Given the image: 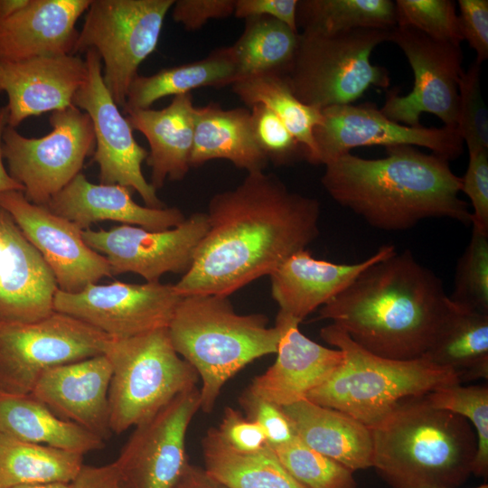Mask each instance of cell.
Masks as SVG:
<instances>
[{
	"label": "cell",
	"instance_id": "obj_1",
	"mask_svg": "<svg viewBox=\"0 0 488 488\" xmlns=\"http://www.w3.org/2000/svg\"><path fill=\"white\" fill-rule=\"evenodd\" d=\"M208 230L189 270L174 285L181 296L235 291L276 270L320 233L317 199L291 191L274 174H247L214 194Z\"/></svg>",
	"mask_w": 488,
	"mask_h": 488
},
{
	"label": "cell",
	"instance_id": "obj_2",
	"mask_svg": "<svg viewBox=\"0 0 488 488\" xmlns=\"http://www.w3.org/2000/svg\"><path fill=\"white\" fill-rule=\"evenodd\" d=\"M453 306L441 278L407 249L366 267L318 318L375 355L407 361L424 355Z\"/></svg>",
	"mask_w": 488,
	"mask_h": 488
},
{
	"label": "cell",
	"instance_id": "obj_3",
	"mask_svg": "<svg viewBox=\"0 0 488 488\" xmlns=\"http://www.w3.org/2000/svg\"><path fill=\"white\" fill-rule=\"evenodd\" d=\"M387 155L365 159L346 153L324 166L328 194L371 226L406 230L428 218L472 221L469 204L459 197L460 176L449 161L412 145L386 147Z\"/></svg>",
	"mask_w": 488,
	"mask_h": 488
},
{
	"label": "cell",
	"instance_id": "obj_4",
	"mask_svg": "<svg viewBox=\"0 0 488 488\" xmlns=\"http://www.w3.org/2000/svg\"><path fill=\"white\" fill-rule=\"evenodd\" d=\"M371 430L372 467L390 488H457L472 474L474 427L426 395L403 400Z\"/></svg>",
	"mask_w": 488,
	"mask_h": 488
},
{
	"label": "cell",
	"instance_id": "obj_5",
	"mask_svg": "<svg viewBox=\"0 0 488 488\" xmlns=\"http://www.w3.org/2000/svg\"><path fill=\"white\" fill-rule=\"evenodd\" d=\"M263 314H239L229 296H183L167 326L176 352L202 380L200 408L211 412L224 384L247 364L276 353L279 330Z\"/></svg>",
	"mask_w": 488,
	"mask_h": 488
},
{
	"label": "cell",
	"instance_id": "obj_6",
	"mask_svg": "<svg viewBox=\"0 0 488 488\" xmlns=\"http://www.w3.org/2000/svg\"><path fill=\"white\" fill-rule=\"evenodd\" d=\"M320 335L343 352V361L306 399L348 414L371 429L403 400L460 383L452 371L423 357L401 361L375 355L333 324L323 327Z\"/></svg>",
	"mask_w": 488,
	"mask_h": 488
},
{
	"label": "cell",
	"instance_id": "obj_7",
	"mask_svg": "<svg viewBox=\"0 0 488 488\" xmlns=\"http://www.w3.org/2000/svg\"><path fill=\"white\" fill-rule=\"evenodd\" d=\"M103 354L112 375L108 391L112 433L121 434L196 387L195 369L174 350L167 327L109 338Z\"/></svg>",
	"mask_w": 488,
	"mask_h": 488
},
{
	"label": "cell",
	"instance_id": "obj_8",
	"mask_svg": "<svg viewBox=\"0 0 488 488\" xmlns=\"http://www.w3.org/2000/svg\"><path fill=\"white\" fill-rule=\"evenodd\" d=\"M390 30L357 29L334 34L302 32L283 75L304 104L324 109L353 104L371 86L388 89L389 71L371 63L373 50Z\"/></svg>",
	"mask_w": 488,
	"mask_h": 488
},
{
	"label": "cell",
	"instance_id": "obj_9",
	"mask_svg": "<svg viewBox=\"0 0 488 488\" xmlns=\"http://www.w3.org/2000/svg\"><path fill=\"white\" fill-rule=\"evenodd\" d=\"M174 0H91L74 54L93 49L114 102L125 107L140 64L156 49Z\"/></svg>",
	"mask_w": 488,
	"mask_h": 488
},
{
	"label": "cell",
	"instance_id": "obj_10",
	"mask_svg": "<svg viewBox=\"0 0 488 488\" xmlns=\"http://www.w3.org/2000/svg\"><path fill=\"white\" fill-rule=\"evenodd\" d=\"M52 131L35 138L6 126L2 155L9 174L23 187L32 203L46 206L63 189L95 151V134L89 116L75 106L52 112Z\"/></svg>",
	"mask_w": 488,
	"mask_h": 488
},
{
	"label": "cell",
	"instance_id": "obj_11",
	"mask_svg": "<svg viewBox=\"0 0 488 488\" xmlns=\"http://www.w3.org/2000/svg\"><path fill=\"white\" fill-rule=\"evenodd\" d=\"M109 338L56 311L32 323L0 322V391L30 394L45 371L103 354Z\"/></svg>",
	"mask_w": 488,
	"mask_h": 488
},
{
	"label": "cell",
	"instance_id": "obj_12",
	"mask_svg": "<svg viewBox=\"0 0 488 488\" xmlns=\"http://www.w3.org/2000/svg\"><path fill=\"white\" fill-rule=\"evenodd\" d=\"M388 41L404 53L414 74L411 91L400 96L387 90L380 111L388 118L409 127H419L423 113L436 116L445 126L456 127L459 81L463 72L460 46L432 39L416 29L395 26Z\"/></svg>",
	"mask_w": 488,
	"mask_h": 488
},
{
	"label": "cell",
	"instance_id": "obj_13",
	"mask_svg": "<svg viewBox=\"0 0 488 488\" xmlns=\"http://www.w3.org/2000/svg\"><path fill=\"white\" fill-rule=\"evenodd\" d=\"M182 297L174 285L160 281L94 283L74 294L58 289L53 309L123 339L167 327Z\"/></svg>",
	"mask_w": 488,
	"mask_h": 488
},
{
	"label": "cell",
	"instance_id": "obj_14",
	"mask_svg": "<svg viewBox=\"0 0 488 488\" xmlns=\"http://www.w3.org/2000/svg\"><path fill=\"white\" fill-rule=\"evenodd\" d=\"M88 78L77 91L73 105L86 112L95 134L93 161L102 184H119L136 191L145 206L164 208L156 189L146 181L142 164L148 151L134 137L133 129L119 111L102 78V63L93 49L86 52Z\"/></svg>",
	"mask_w": 488,
	"mask_h": 488
},
{
	"label": "cell",
	"instance_id": "obj_15",
	"mask_svg": "<svg viewBox=\"0 0 488 488\" xmlns=\"http://www.w3.org/2000/svg\"><path fill=\"white\" fill-rule=\"evenodd\" d=\"M316 148L314 164L351 153L360 146L412 145L428 148L447 160L463 152L456 127H409L395 122L372 103L334 106L322 109V122L314 129Z\"/></svg>",
	"mask_w": 488,
	"mask_h": 488
},
{
	"label": "cell",
	"instance_id": "obj_16",
	"mask_svg": "<svg viewBox=\"0 0 488 488\" xmlns=\"http://www.w3.org/2000/svg\"><path fill=\"white\" fill-rule=\"evenodd\" d=\"M208 230L205 212H194L180 225L149 230L122 224L110 230L82 231L85 243L103 255L112 276L134 273L158 282L166 273L185 274Z\"/></svg>",
	"mask_w": 488,
	"mask_h": 488
},
{
	"label": "cell",
	"instance_id": "obj_17",
	"mask_svg": "<svg viewBox=\"0 0 488 488\" xmlns=\"http://www.w3.org/2000/svg\"><path fill=\"white\" fill-rule=\"evenodd\" d=\"M200 409L193 387L136 425L114 462L128 488H174L190 463L185 439Z\"/></svg>",
	"mask_w": 488,
	"mask_h": 488
},
{
	"label": "cell",
	"instance_id": "obj_18",
	"mask_svg": "<svg viewBox=\"0 0 488 488\" xmlns=\"http://www.w3.org/2000/svg\"><path fill=\"white\" fill-rule=\"evenodd\" d=\"M0 208L41 253L60 290L78 293L104 277H113L107 258L85 243L83 230L73 222L30 202L21 191L0 193Z\"/></svg>",
	"mask_w": 488,
	"mask_h": 488
},
{
	"label": "cell",
	"instance_id": "obj_19",
	"mask_svg": "<svg viewBox=\"0 0 488 488\" xmlns=\"http://www.w3.org/2000/svg\"><path fill=\"white\" fill-rule=\"evenodd\" d=\"M88 78L78 54L0 61V92L7 95V126L16 128L33 116L65 109Z\"/></svg>",
	"mask_w": 488,
	"mask_h": 488
},
{
	"label": "cell",
	"instance_id": "obj_20",
	"mask_svg": "<svg viewBox=\"0 0 488 488\" xmlns=\"http://www.w3.org/2000/svg\"><path fill=\"white\" fill-rule=\"evenodd\" d=\"M58 289L41 253L0 208V322L32 323L49 316Z\"/></svg>",
	"mask_w": 488,
	"mask_h": 488
},
{
	"label": "cell",
	"instance_id": "obj_21",
	"mask_svg": "<svg viewBox=\"0 0 488 488\" xmlns=\"http://www.w3.org/2000/svg\"><path fill=\"white\" fill-rule=\"evenodd\" d=\"M295 318L278 312L279 341L275 362L246 389L278 407L306 399L342 364L339 349L323 346L303 334Z\"/></svg>",
	"mask_w": 488,
	"mask_h": 488
},
{
	"label": "cell",
	"instance_id": "obj_22",
	"mask_svg": "<svg viewBox=\"0 0 488 488\" xmlns=\"http://www.w3.org/2000/svg\"><path fill=\"white\" fill-rule=\"evenodd\" d=\"M111 375L108 359L100 354L48 369L30 394L58 417L105 441L113 434L108 401Z\"/></svg>",
	"mask_w": 488,
	"mask_h": 488
},
{
	"label": "cell",
	"instance_id": "obj_23",
	"mask_svg": "<svg viewBox=\"0 0 488 488\" xmlns=\"http://www.w3.org/2000/svg\"><path fill=\"white\" fill-rule=\"evenodd\" d=\"M393 245L353 264L314 258L306 249L287 258L270 275L271 294L279 311L302 322L342 293L366 267L395 253Z\"/></svg>",
	"mask_w": 488,
	"mask_h": 488
},
{
	"label": "cell",
	"instance_id": "obj_24",
	"mask_svg": "<svg viewBox=\"0 0 488 488\" xmlns=\"http://www.w3.org/2000/svg\"><path fill=\"white\" fill-rule=\"evenodd\" d=\"M91 0H28L0 22V61L74 54L76 23Z\"/></svg>",
	"mask_w": 488,
	"mask_h": 488
},
{
	"label": "cell",
	"instance_id": "obj_25",
	"mask_svg": "<svg viewBox=\"0 0 488 488\" xmlns=\"http://www.w3.org/2000/svg\"><path fill=\"white\" fill-rule=\"evenodd\" d=\"M133 190L119 184L93 183L80 173L56 193L46 207L86 230L103 221L149 230L174 228L186 219L176 207L150 208L136 203Z\"/></svg>",
	"mask_w": 488,
	"mask_h": 488
},
{
	"label": "cell",
	"instance_id": "obj_26",
	"mask_svg": "<svg viewBox=\"0 0 488 488\" xmlns=\"http://www.w3.org/2000/svg\"><path fill=\"white\" fill-rule=\"evenodd\" d=\"M196 107L191 93L174 96L162 109H125L133 130L141 132L149 145L146 164L151 184L157 190L166 179L183 180L191 168Z\"/></svg>",
	"mask_w": 488,
	"mask_h": 488
},
{
	"label": "cell",
	"instance_id": "obj_27",
	"mask_svg": "<svg viewBox=\"0 0 488 488\" xmlns=\"http://www.w3.org/2000/svg\"><path fill=\"white\" fill-rule=\"evenodd\" d=\"M280 408L297 438L311 449L352 472L372 467L371 430L361 422L306 399Z\"/></svg>",
	"mask_w": 488,
	"mask_h": 488
},
{
	"label": "cell",
	"instance_id": "obj_28",
	"mask_svg": "<svg viewBox=\"0 0 488 488\" xmlns=\"http://www.w3.org/2000/svg\"><path fill=\"white\" fill-rule=\"evenodd\" d=\"M213 159L228 160L247 173L264 171L268 159L255 140L250 110L215 103L196 108L191 167Z\"/></svg>",
	"mask_w": 488,
	"mask_h": 488
},
{
	"label": "cell",
	"instance_id": "obj_29",
	"mask_svg": "<svg viewBox=\"0 0 488 488\" xmlns=\"http://www.w3.org/2000/svg\"><path fill=\"white\" fill-rule=\"evenodd\" d=\"M0 434L83 455L105 446L99 436L58 417L31 394L0 391Z\"/></svg>",
	"mask_w": 488,
	"mask_h": 488
},
{
	"label": "cell",
	"instance_id": "obj_30",
	"mask_svg": "<svg viewBox=\"0 0 488 488\" xmlns=\"http://www.w3.org/2000/svg\"><path fill=\"white\" fill-rule=\"evenodd\" d=\"M452 371L460 383L488 378V314L453 308L422 356Z\"/></svg>",
	"mask_w": 488,
	"mask_h": 488
},
{
	"label": "cell",
	"instance_id": "obj_31",
	"mask_svg": "<svg viewBox=\"0 0 488 488\" xmlns=\"http://www.w3.org/2000/svg\"><path fill=\"white\" fill-rule=\"evenodd\" d=\"M236 79L230 46L219 48L204 59L164 68L149 76L137 75L129 86L123 110L150 108L167 96L187 94L201 87L221 88L232 85Z\"/></svg>",
	"mask_w": 488,
	"mask_h": 488
},
{
	"label": "cell",
	"instance_id": "obj_32",
	"mask_svg": "<svg viewBox=\"0 0 488 488\" xmlns=\"http://www.w3.org/2000/svg\"><path fill=\"white\" fill-rule=\"evenodd\" d=\"M204 470L228 488H305L283 466L268 444L254 452H239L222 442L216 428L202 441Z\"/></svg>",
	"mask_w": 488,
	"mask_h": 488
},
{
	"label": "cell",
	"instance_id": "obj_33",
	"mask_svg": "<svg viewBox=\"0 0 488 488\" xmlns=\"http://www.w3.org/2000/svg\"><path fill=\"white\" fill-rule=\"evenodd\" d=\"M299 33L267 16L245 19L242 34L230 46L237 80L264 73L284 75L290 67Z\"/></svg>",
	"mask_w": 488,
	"mask_h": 488
},
{
	"label": "cell",
	"instance_id": "obj_34",
	"mask_svg": "<svg viewBox=\"0 0 488 488\" xmlns=\"http://www.w3.org/2000/svg\"><path fill=\"white\" fill-rule=\"evenodd\" d=\"M83 455L0 434V488L36 483H71Z\"/></svg>",
	"mask_w": 488,
	"mask_h": 488
},
{
	"label": "cell",
	"instance_id": "obj_35",
	"mask_svg": "<svg viewBox=\"0 0 488 488\" xmlns=\"http://www.w3.org/2000/svg\"><path fill=\"white\" fill-rule=\"evenodd\" d=\"M231 88L246 105L262 104L276 114L305 149V158L315 164L314 129L322 122V110L301 102L283 75L258 74L235 81Z\"/></svg>",
	"mask_w": 488,
	"mask_h": 488
},
{
	"label": "cell",
	"instance_id": "obj_36",
	"mask_svg": "<svg viewBox=\"0 0 488 488\" xmlns=\"http://www.w3.org/2000/svg\"><path fill=\"white\" fill-rule=\"evenodd\" d=\"M296 26L302 32L334 34L357 29L396 26L390 0H298Z\"/></svg>",
	"mask_w": 488,
	"mask_h": 488
},
{
	"label": "cell",
	"instance_id": "obj_37",
	"mask_svg": "<svg viewBox=\"0 0 488 488\" xmlns=\"http://www.w3.org/2000/svg\"><path fill=\"white\" fill-rule=\"evenodd\" d=\"M435 408L451 411L472 423L477 437V449L472 474L477 477L488 475V387L462 386L455 383L437 388L426 394Z\"/></svg>",
	"mask_w": 488,
	"mask_h": 488
},
{
	"label": "cell",
	"instance_id": "obj_38",
	"mask_svg": "<svg viewBox=\"0 0 488 488\" xmlns=\"http://www.w3.org/2000/svg\"><path fill=\"white\" fill-rule=\"evenodd\" d=\"M273 449L286 471L305 488H357L354 472L311 449L296 436Z\"/></svg>",
	"mask_w": 488,
	"mask_h": 488
},
{
	"label": "cell",
	"instance_id": "obj_39",
	"mask_svg": "<svg viewBox=\"0 0 488 488\" xmlns=\"http://www.w3.org/2000/svg\"><path fill=\"white\" fill-rule=\"evenodd\" d=\"M449 298L460 307L488 314V234L473 228L457 262Z\"/></svg>",
	"mask_w": 488,
	"mask_h": 488
},
{
	"label": "cell",
	"instance_id": "obj_40",
	"mask_svg": "<svg viewBox=\"0 0 488 488\" xmlns=\"http://www.w3.org/2000/svg\"><path fill=\"white\" fill-rule=\"evenodd\" d=\"M396 26L418 30L439 42L460 46L464 41L455 4L451 0H397Z\"/></svg>",
	"mask_w": 488,
	"mask_h": 488
},
{
	"label": "cell",
	"instance_id": "obj_41",
	"mask_svg": "<svg viewBox=\"0 0 488 488\" xmlns=\"http://www.w3.org/2000/svg\"><path fill=\"white\" fill-rule=\"evenodd\" d=\"M456 128L468 151L488 149V111L481 91V64L475 61L459 81Z\"/></svg>",
	"mask_w": 488,
	"mask_h": 488
},
{
	"label": "cell",
	"instance_id": "obj_42",
	"mask_svg": "<svg viewBox=\"0 0 488 488\" xmlns=\"http://www.w3.org/2000/svg\"><path fill=\"white\" fill-rule=\"evenodd\" d=\"M255 140L267 158L275 164H288L305 157V149L270 109L262 104L250 107Z\"/></svg>",
	"mask_w": 488,
	"mask_h": 488
},
{
	"label": "cell",
	"instance_id": "obj_43",
	"mask_svg": "<svg viewBox=\"0 0 488 488\" xmlns=\"http://www.w3.org/2000/svg\"><path fill=\"white\" fill-rule=\"evenodd\" d=\"M461 192L470 200L473 228L488 234V149L470 150Z\"/></svg>",
	"mask_w": 488,
	"mask_h": 488
},
{
	"label": "cell",
	"instance_id": "obj_44",
	"mask_svg": "<svg viewBox=\"0 0 488 488\" xmlns=\"http://www.w3.org/2000/svg\"><path fill=\"white\" fill-rule=\"evenodd\" d=\"M239 402L248 418L258 423L265 431L267 442L277 447L291 441L295 436L293 426L280 407L245 390Z\"/></svg>",
	"mask_w": 488,
	"mask_h": 488
},
{
	"label": "cell",
	"instance_id": "obj_45",
	"mask_svg": "<svg viewBox=\"0 0 488 488\" xmlns=\"http://www.w3.org/2000/svg\"><path fill=\"white\" fill-rule=\"evenodd\" d=\"M216 430L224 444L239 452H254L267 444L262 427L232 408L225 409Z\"/></svg>",
	"mask_w": 488,
	"mask_h": 488
},
{
	"label": "cell",
	"instance_id": "obj_46",
	"mask_svg": "<svg viewBox=\"0 0 488 488\" xmlns=\"http://www.w3.org/2000/svg\"><path fill=\"white\" fill-rule=\"evenodd\" d=\"M459 25L464 41L475 52V61L488 58V1L459 0Z\"/></svg>",
	"mask_w": 488,
	"mask_h": 488
},
{
	"label": "cell",
	"instance_id": "obj_47",
	"mask_svg": "<svg viewBox=\"0 0 488 488\" xmlns=\"http://www.w3.org/2000/svg\"><path fill=\"white\" fill-rule=\"evenodd\" d=\"M236 0H178L172 16L187 31H195L211 19H223L234 14Z\"/></svg>",
	"mask_w": 488,
	"mask_h": 488
},
{
	"label": "cell",
	"instance_id": "obj_48",
	"mask_svg": "<svg viewBox=\"0 0 488 488\" xmlns=\"http://www.w3.org/2000/svg\"><path fill=\"white\" fill-rule=\"evenodd\" d=\"M297 2L298 0H236L233 14L243 19L253 16L272 17L298 32Z\"/></svg>",
	"mask_w": 488,
	"mask_h": 488
},
{
	"label": "cell",
	"instance_id": "obj_49",
	"mask_svg": "<svg viewBox=\"0 0 488 488\" xmlns=\"http://www.w3.org/2000/svg\"><path fill=\"white\" fill-rule=\"evenodd\" d=\"M71 488H128L115 463L101 466L85 465L70 483Z\"/></svg>",
	"mask_w": 488,
	"mask_h": 488
},
{
	"label": "cell",
	"instance_id": "obj_50",
	"mask_svg": "<svg viewBox=\"0 0 488 488\" xmlns=\"http://www.w3.org/2000/svg\"><path fill=\"white\" fill-rule=\"evenodd\" d=\"M174 488H228L206 473L203 468L189 465Z\"/></svg>",
	"mask_w": 488,
	"mask_h": 488
},
{
	"label": "cell",
	"instance_id": "obj_51",
	"mask_svg": "<svg viewBox=\"0 0 488 488\" xmlns=\"http://www.w3.org/2000/svg\"><path fill=\"white\" fill-rule=\"evenodd\" d=\"M8 110L6 106L0 107V193L7 191L23 192V187L17 183L8 173L4 164L2 155V136L7 126Z\"/></svg>",
	"mask_w": 488,
	"mask_h": 488
},
{
	"label": "cell",
	"instance_id": "obj_52",
	"mask_svg": "<svg viewBox=\"0 0 488 488\" xmlns=\"http://www.w3.org/2000/svg\"><path fill=\"white\" fill-rule=\"evenodd\" d=\"M28 0H0V22L23 7Z\"/></svg>",
	"mask_w": 488,
	"mask_h": 488
},
{
	"label": "cell",
	"instance_id": "obj_53",
	"mask_svg": "<svg viewBox=\"0 0 488 488\" xmlns=\"http://www.w3.org/2000/svg\"><path fill=\"white\" fill-rule=\"evenodd\" d=\"M12 488H71L70 483H60V482H52V483H36L14 486Z\"/></svg>",
	"mask_w": 488,
	"mask_h": 488
},
{
	"label": "cell",
	"instance_id": "obj_54",
	"mask_svg": "<svg viewBox=\"0 0 488 488\" xmlns=\"http://www.w3.org/2000/svg\"><path fill=\"white\" fill-rule=\"evenodd\" d=\"M474 488H488V484L483 483V484H482L480 486H477V487H474Z\"/></svg>",
	"mask_w": 488,
	"mask_h": 488
}]
</instances>
